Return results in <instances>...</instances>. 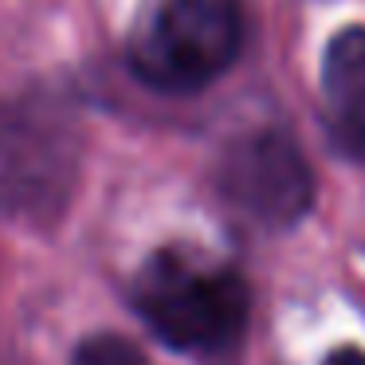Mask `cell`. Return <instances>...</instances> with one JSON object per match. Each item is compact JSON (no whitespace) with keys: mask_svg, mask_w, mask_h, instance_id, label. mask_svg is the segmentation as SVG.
I'll return each mask as SVG.
<instances>
[{"mask_svg":"<svg viewBox=\"0 0 365 365\" xmlns=\"http://www.w3.org/2000/svg\"><path fill=\"white\" fill-rule=\"evenodd\" d=\"M322 103L334 142L365 161V28H346L330 40L322 63Z\"/></svg>","mask_w":365,"mask_h":365,"instance_id":"4","label":"cell"},{"mask_svg":"<svg viewBox=\"0 0 365 365\" xmlns=\"http://www.w3.org/2000/svg\"><path fill=\"white\" fill-rule=\"evenodd\" d=\"M240 48V0H142L126 40L134 75L165 95L205 91L236 63Z\"/></svg>","mask_w":365,"mask_h":365,"instance_id":"2","label":"cell"},{"mask_svg":"<svg viewBox=\"0 0 365 365\" xmlns=\"http://www.w3.org/2000/svg\"><path fill=\"white\" fill-rule=\"evenodd\" d=\"M322 365H365V349H354V346H346V349H334V354L326 357Z\"/></svg>","mask_w":365,"mask_h":365,"instance_id":"6","label":"cell"},{"mask_svg":"<svg viewBox=\"0 0 365 365\" xmlns=\"http://www.w3.org/2000/svg\"><path fill=\"white\" fill-rule=\"evenodd\" d=\"M71 365H145L142 349L126 341L122 334H91L79 349H75Z\"/></svg>","mask_w":365,"mask_h":365,"instance_id":"5","label":"cell"},{"mask_svg":"<svg viewBox=\"0 0 365 365\" xmlns=\"http://www.w3.org/2000/svg\"><path fill=\"white\" fill-rule=\"evenodd\" d=\"M220 189L247 220L263 228H291L314 200V181L291 138L252 134L232 145L220 165Z\"/></svg>","mask_w":365,"mask_h":365,"instance_id":"3","label":"cell"},{"mask_svg":"<svg viewBox=\"0 0 365 365\" xmlns=\"http://www.w3.org/2000/svg\"><path fill=\"white\" fill-rule=\"evenodd\" d=\"M130 294L145 326L169 349L205 361L236 354L252 314L244 275L192 247H165L150 255L130 283Z\"/></svg>","mask_w":365,"mask_h":365,"instance_id":"1","label":"cell"}]
</instances>
